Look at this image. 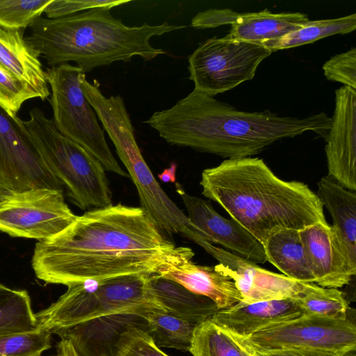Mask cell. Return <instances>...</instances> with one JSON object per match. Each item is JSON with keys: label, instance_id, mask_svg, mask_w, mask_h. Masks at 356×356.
Returning a JSON list of instances; mask_svg holds the SVG:
<instances>
[{"label": "cell", "instance_id": "obj_21", "mask_svg": "<svg viewBox=\"0 0 356 356\" xmlns=\"http://www.w3.org/2000/svg\"><path fill=\"white\" fill-rule=\"evenodd\" d=\"M147 283L152 296L166 312L196 325L218 310L209 298L157 273L147 275Z\"/></svg>", "mask_w": 356, "mask_h": 356}, {"label": "cell", "instance_id": "obj_27", "mask_svg": "<svg viewBox=\"0 0 356 356\" xmlns=\"http://www.w3.org/2000/svg\"><path fill=\"white\" fill-rule=\"evenodd\" d=\"M188 352L192 356H254L209 318L195 327Z\"/></svg>", "mask_w": 356, "mask_h": 356}, {"label": "cell", "instance_id": "obj_29", "mask_svg": "<svg viewBox=\"0 0 356 356\" xmlns=\"http://www.w3.org/2000/svg\"><path fill=\"white\" fill-rule=\"evenodd\" d=\"M104 341L109 356H169L146 329L131 321L124 323L112 340Z\"/></svg>", "mask_w": 356, "mask_h": 356}, {"label": "cell", "instance_id": "obj_22", "mask_svg": "<svg viewBox=\"0 0 356 356\" xmlns=\"http://www.w3.org/2000/svg\"><path fill=\"white\" fill-rule=\"evenodd\" d=\"M263 246L267 261L282 275L298 282L314 283L298 230L280 229L272 234Z\"/></svg>", "mask_w": 356, "mask_h": 356}, {"label": "cell", "instance_id": "obj_36", "mask_svg": "<svg viewBox=\"0 0 356 356\" xmlns=\"http://www.w3.org/2000/svg\"><path fill=\"white\" fill-rule=\"evenodd\" d=\"M250 351V350H249ZM254 356H343L346 353L314 349H283L273 351H250Z\"/></svg>", "mask_w": 356, "mask_h": 356}, {"label": "cell", "instance_id": "obj_9", "mask_svg": "<svg viewBox=\"0 0 356 356\" xmlns=\"http://www.w3.org/2000/svg\"><path fill=\"white\" fill-rule=\"evenodd\" d=\"M272 51L256 43L213 37L200 44L188 58L194 90L214 97L252 80Z\"/></svg>", "mask_w": 356, "mask_h": 356}, {"label": "cell", "instance_id": "obj_15", "mask_svg": "<svg viewBox=\"0 0 356 356\" xmlns=\"http://www.w3.org/2000/svg\"><path fill=\"white\" fill-rule=\"evenodd\" d=\"M203 249L219 262L217 269L234 281L244 302L294 299L305 287L303 282L266 270L210 242Z\"/></svg>", "mask_w": 356, "mask_h": 356}, {"label": "cell", "instance_id": "obj_24", "mask_svg": "<svg viewBox=\"0 0 356 356\" xmlns=\"http://www.w3.org/2000/svg\"><path fill=\"white\" fill-rule=\"evenodd\" d=\"M356 29V14L326 19L308 20L284 35L262 42L272 52L314 42L335 34H346Z\"/></svg>", "mask_w": 356, "mask_h": 356}, {"label": "cell", "instance_id": "obj_40", "mask_svg": "<svg viewBox=\"0 0 356 356\" xmlns=\"http://www.w3.org/2000/svg\"><path fill=\"white\" fill-rule=\"evenodd\" d=\"M56 356H58V355H56Z\"/></svg>", "mask_w": 356, "mask_h": 356}, {"label": "cell", "instance_id": "obj_31", "mask_svg": "<svg viewBox=\"0 0 356 356\" xmlns=\"http://www.w3.org/2000/svg\"><path fill=\"white\" fill-rule=\"evenodd\" d=\"M51 347V334L36 330L0 337V356H41Z\"/></svg>", "mask_w": 356, "mask_h": 356}, {"label": "cell", "instance_id": "obj_19", "mask_svg": "<svg viewBox=\"0 0 356 356\" xmlns=\"http://www.w3.org/2000/svg\"><path fill=\"white\" fill-rule=\"evenodd\" d=\"M304 315L293 299L246 303L242 300L218 309L209 318L235 339L248 337L266 327Z\"/></svg>", "mask_w": 356, "mask_h": 356}, {"label": "cell", "instance_id": "obj_23", "mask_svg": "<svg viewBox=\"0 0 356 356\" xmlns=\"http://www.w3.org/2000/svg\"><path fill=\"white\" fill-rule=\"evenodd\" d=\"M316 195L330 213L334 227L350 249L356 254V194L329 176L317 183Z\"/></svg>", "mask_w": 356, "mask_h": 356}, {"label": "cell", "instance_id": "obj_1", "mask_svg": "<svg viewBox=\"0 0 356 356\" xmlns=\"http://www.w3.org/2000/svg\"><path fill=\"white\" fill-rule=\"evenodd\" d=\"M140 207L122 204L93 209L65 229L35 244L31 265L47 284L158 273L181 254Z\"/></svg>", "mask_w": 356, "mask_h": 356}, {"label": "cell", "instance_id": "obj_7", "mask_svg": "<svg viewBox=\"0 0 356 356\" xmlns=\"http://www.w3.org/2000/svg\"><path fill=\"white\" fill-rule=\"evenodd\" d=\"M44 73L57 129L93 155L105 170L129 177L108 147L96 113L82 90L81 81L86 75L82 69L64 63L48 67Z\"/></svg>", "mask_w": 356, "mask_h": 356}, {"label": "cell", "instance_id": "obj_30", "mask_svg": "<svg viewBox=\"0 0 356 356\" xmlns=\"http://www.w3.org/2000/svg\"><path fill=\"white\" fill-rule=\"evenodd\" d=\"M52 0H0V27L22 30L44 13Z\"/></svg>", "mask_w": 356, "mask_h": 356}, {"label": "cell", "instance_id": "obj_17", "mask_svg": "<svg viewBox=\"0 0 356 356\" xmlns=\"http://www.w3.org/2000/svg\"><path fill=\"white\" fill-rule=\"evenodd\" d=\"M175 187L190 222L208 241L220 245L223 249L254 264L267 261L263 245L238 222L220 215L210 201L186 193L180 184L176 182Z\"/></svg>", "mask_w": 356, "mask_h": 356}, {"label": "cell", "instance_id": "obj_8", "mask_svg": "<svg viewBox=\"0 0 356 356\" xmlns=\"http://www.w3.org/2000/svg\"><path fill=\"white\" fill-rule=\"evenodd\" d=\"M147 275H124L70 286L63 300L67 322L74 327L101 318H140L151 311L165 312L149 291Z\"/></svg>", "mask_w": 356, "mask_h": 356}, {"label": "cell", "instance_id": "obj_34", "mask_svg": "<svg viewBox=\"0 0 356 356\" xmlns=\"http://www.w3.org/2000/svg\"><path fill=\"white\" fill-rule=\"evenodd\" d=\"M129 2V0H52L44 13L49 19H57L94 8L111 9Z\"/></svg>", "mask_w": 356, "mask_h": 356}, {"label": "cell", "instance_id": "obj_38", "mask_svg": "<svg viewBox=\"0 0 356 356\" xmlns=\"http://www.w3.org/2000/svg\"><path fill=\"white\" fill-rule=\"evenodd\" d=\"M177 165L176 163H172L171 165L165 168L162 172L158 175L159 179L165 183H174L176 181V172H177Z\"/></svg>", "mask_w": 356, "mask_h": 356}, {"label": "cell", "instance_id": "obj_28", "mask_svg": "<svg viewBox=\"0 0 356 356\" xmlns=\"http://www.w3.org/2000/svg\"><path fill=\"white\" fill-rule=\"evenodd\" d=\"M294 300L305 315L332 320L347 318L348 304L338 289L324 288L311 283L308 289Z\"/></svg>", "mask_w": 356, "mask_h": 356}, {"label": "cell", "instance_id": "obj_5", "mask_svg": "<svg viewBox=\"0 0 356 356\" xmlns=\"http://www.w3.org/2000/svg\"><path fill=\"white\" fill-rule=\"evenodd\" d=\"M92 106L136 187L140 207L165 235L180 234L201 247L206 236L167 195L145 162L122 97L102 96Z\"/></svg>", "mask_w": 356, "mask_h": 356}, {"label": "cell", "instance_id": "obj_2", "mask_svg": "<svg viewBox=\"0 0 356 356\" xmlns=\"http://www.w3.org/2000/svg\"><path fill=\"white\" fill-rule=\"evenodd\" d=\"M143 122L170 145L232 159L257 154L275 141L307 131L325 138L331 118L323 111L299 118L270 111H239L193 90Z\"/></svg>", "mask_w": 356, "mask_h": 356}, {"label": "cell", "instance_id": "obj_33", "mask_svg": "<svg viewBox=\"0 0 356 356\" xmlns=\"http://www.w3.org/2000/svg\"><path fill=\"white\" fill-rule=\"evenodd\" d=\"M325 77L356 90V48L332 56L323 65Z\"/></svg>", "mask_w": 356, "mask_h": 356}, {"label": "cell", "instance_id": "obj_4", "mask_svg": "<svg viewBox=\"0 0 356 356\" xmlns=\"http://www.w3.org/2000/svg\"><path fill=\"white\" fill-rule=\"evenodd\" d=\"M29 27L26 41L48 65L73 61L86 74L136 56L149 61L165 54L153 47L150 39L186 26L165 22L129 26L114 17L110 8H99L57 19L40 17Z\"/></svg>", "mask_w": 356, "mask_h": 356}, {"label": "cell", "instance_id": "obj_18", "mask_svg": "<svg viewBox=\"0 0 356 356\" xmlns=\"http://www.w3.org/2000/svg\"><path fill=\"white\" fill-rule=\"evenodd\" d=\"M193 250L184 247L179 257L157 273L176 282L189 291L212 300L218 309H226L242 300L234 281L215 266L194 263Z\"/></svg>", "mask_w": 356, "mask_h": 356}, {"label": "cell", "instance_id": "obj_25", "mask_svg": "<svg viewBox=\"0 0 356 356\" xmlns=\"http://www.w3.org/2000/svg\"><path fill=\"white\" fill-rule=\"evenodd\" d=\"M140 318L158 347L189 350L197 325L163 311L146 312Z\"/></svg>", "mask_w": 356, "mask_h": 356}, {"label": "cell", "instance_id": "obj_11", "mask_svg": "<svg viewBox=\"0 0 356 356\" xmlns=\"http://www.w3.org/2000/svg\"><path fill=\"white\" fill-rule=\"evenodd\" d=\"M76 217L66 204L63 191L33 188L14 192L0 205V231L42 241L65 229Z\"/></svg>", "mask_w": 356, "mask_h": 356}, {"label": "cell", "instance_id": "obj_13", "mask_svg": "<svg viewBox=\"0 0 356 356\" xmlns=\"http://www.w3.org/2000/svg\"><path fill=\"white\" fill-rule=\"evenodd\" d=\"M299 234L314 284L339 289L350 283L356 273V254L334 227L320 222L299 231Z\"/></svg>", "mask_w": 356, "mask_h": 356}, {"label": "cell", "instance_id": "obj_16", "mask_svg": "<svg viewBox=\"0 0 356 356\" xmlns=\"http://www.w3.org/2000/svg\"><path fill=\"white\" fill-rule=\"evenodd\" d=\"M334 110L325 137L328 176L345 188L356 190V90H335Z\"/></svg>", "mask_w": 356, "mask_h": 356}, {"label": "cell", "instance_id": "obj_6", "mask_svg": "<svg viewBox=\"0 0 356 356\" xmlns=\"http://www.w3.org/2000/svg\"><path fill=\"white\" fill-rule=\"evenodd\" d=\"M23 123L44 163L70 201L82 210L112 204V193L101 163L63 135L39 108Z\"/></svg>", "mask_w": 356, "mask_h": 356}, {"label": "cell", "instance_id": "obj_14", "mask_svg": "<svg viewBox=\"0 0 356 356\" xmlns=\"http://www.w3.org/2000/svg\"><path fill=\"white\" fill-rule=\"evenodd\" d=\"M308 20V16L300 12L275 13L264 9L240 13L229 8H210L195 15L191 25L195 29H209L230 24L226 38L261 44L284 35Z\"/></svg>", "mask_w": 356, "mask_h": 356}, {"label": "cell", "instance_id": "obj_3", "mask_svg": "<svg viewBox=\"0 0 356 356\" xmlns=\"http://www.w3.org/2000/svg\"><path fill=\"white\" fill-rule=\"evenodd\" d=\"M202 195L217 202L262 245L274 232L327 223L309 186L280 179L257 157L227 159L202 172Z\"/></svg>", "mask_w": 356, "mask_h": 356}, {"label": "cell", "instance_id": "obj_12", "mask_svg": "<svg viewBox=\"0 0 356 356\" xmlns=\"http://www.w3.org/2000/svg\"><path fill=\"white\" fill-rule=\"evenodd\" d=\"M0 177L14 192L63 191L33 144L23 121L0 108Z\"/></svg>", "mask_w": 356, "mask_h": 356}, {"label": "cell", "instance_id": "obj_32", "mask_svg": "<svg viewBox=\"0 0 356 356\" xmlns=\"http://www.w3.org/2000/svg\"><path fill=\"white\" fill-rule=\"evenodd\" d=\"M39 97L38 92L26 82L0 69V108L15 117L27 100Z\"/></svg>", "mask_w": 356, "mask_h": 356}, {"label": "cell", "instance_id": "obj_35", "mask_svg": "<svg viewBox=\"0 0 356 356\" xmlns=\"http://www.w3.org/2000/svg\"><path fill=\"white\" fill-rule=\"evenodd\" d=\"M81 356H109L102 336L90 339L83 336L71 334L67 337Z\"/></svg>", "mask_w": 356, "mask_h": 356}, {"label": "cell", "instance_id": "obj_26", "mask_svg": "<svg viewBox=\"0 0 356 356\" xmlns=\"http://www.w3.org/2000/svg\"><path fill=\"white\" fill-rule=\"evenodd\" d=\"M37 328V318L28 292L0 284V337Z\"/></svg>", "mask_w": 356, "mask_h": 356}, {"label": "cell", "instance_id": "obj_10", "mask_svg": "<svg viewBox=\"0 0 356 356\" xmlns=\"http://www.w3.org/2000/svg\"><path fill=\"white\" fill-rule=\"evenodd\" d=\"M235 339L248 350L255 352L300 348L348 353L356 348V327L348 318L332 320L304 314Z\"/></svg>", "mask_w": 356, "mask_h": 356}, {"label": "cell", "instance_id": "obj_39", "mask_svg": "<svg viewBox=\"0 0 356 356\" xmlns=\"http://www.w3.org/2000/svg\"><path fill=\"white\" fill-rule=\"evenodd\" d=\"M13 193L14 191L0 177V205L8 200Z\"/></svg>", "mask_w": 356, "mask_h": 356}, {"label": "cell", "instance_id": "obj_20", "mask_svg": "<svg viewBox=\"0 0 356 356\" xmlns=\"http://www.w3.org/2000/svg\"><path fill=\"white\" fill-rule=\"evenodd\" d=\"M39 57L22 30L0 27V69L29 84L44 100L51 93Z\"/></svg>", "mask_w": 356, "mask_h": 356}, {"label": "cell", "instance_id": "obj_37", "mask_svg": "<svg viewBox=\"0 0 356 356\" xmlns=\"http://www.w3.org/2000/svg\"><path fill=\"white\" fill-rule=\"evenodd\" d=\"M58 356H81L73 343L67 339H61L57 344Z\"/></svg>", "mask_w": 356, "mask_h": 356}]
</instances>
